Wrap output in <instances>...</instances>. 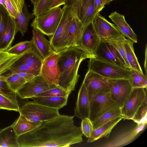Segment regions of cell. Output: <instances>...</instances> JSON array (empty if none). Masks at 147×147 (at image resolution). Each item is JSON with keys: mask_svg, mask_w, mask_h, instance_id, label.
<instances>
[{"mask_svg": "<svg viewBox=\"0 0 147 147\" xmlns=\"http://www.w3.org/2000/svg\"><path fill=\"white\" fill-rule=\"evenodd\" d=\"M74 116L59 114L43 121L18 137L20 147H70L83 141L81 127L75 125Z\"/></svg>", "mask_w": 147, "mask_h": 147, "instance_id": "obj_1", "label": "cell"}, {"mask_svg": "<svg viewBox=\"0 0 147 147\" xmlns=\"http://www.w3.org/2000/svg\"><path fill=\"white\" fill-rule=\"evenodd\" d=\"M59 53L61 74L58 85L70 94L75 90L80 76L78 72L81 63L89 57L78 47L67 48Z\"/></svg>", "mask_w": 147, "mask_h": 147, "instance_id": "obj_2", "label": "cell"}, {"mask_svg": "<svg viewBox=\"0 0 147 147\" xmlns=\"http://www.w3.org/2000/svg\"><path fill=\"white\" fill-rule=\"evenodd\" d=\"M62 9V17L50 40L52 48L57 52L66 48L69 27L75 12H77L73 5L68 2Z\"/></svg>", "mask_w": 147, "mask_h": 147, "instance_id": "obj_3", "label": "cell"}, {"mask_svg": "<svg viewBox=\"0 0 147 147\" xmlns=\"http://www.w3.org/2000/svg\"><path fill=\"white\" fill-rule=\"evenodd\" d=\"M88 66V71L96 73L107 78L130 79L131 78L130 70L96 58H90Z\"/></svg>", "mask_w": 147, "mask_h": 147, "instance_id": "obj_4", "label": "cell"}, {"mask_svg": "<svg viewBox=\"0 0 147 147\" xmlns=\"http://www.w3.org/2000/svg\"><path fill=\"white\" fill-rule=\"evenodd\" d=\"M30 121L41 123L54 118L60 114L59 109L48 107L35 102H27L20 107L19 111Z\"/></svg>", "mask_w": 147, "mask_h": 147, "instance_id": "obj_5", "label": "cell"}, {"mask_svg": "<svg viewBox=\"0 0 147 147\" xmlns=\"http://www.w3.org/2000/svg\"><path fill=\"white\" fill-rule=\"evenodd\" d=\"M63 13L62 9L60 7L48 10L41 16L35 18L31 26L44 35L52 36L59 25Z\"/></svg>", "mask_w": 147, "mask_h": 147, "instance_id": "obj_6", "label": "cell"}, {"mask_svg": "<svg viewBox=\"0 0 147 147\" xmlns=\"http://www.w3.org/2000/svg\"><path fill=\"white\" fill-rule=\"evenodd\" d=\"M116 80L105 78L96 73L88 71L83 83L87 90L90 102L98 93L109 92Z\"/></svg>", "mask_w": 147, "mask_h": 147, "instance_id": "obj_7", "label": "cell"}, {"mask_svg": "<svg viewBox=\"0 0 147 147\" xmlns=\"http://www.w3.org/2000/svg\"><path fill=\"white\" fill-rule=\"evenodd\" d=\"M147 88H133L129 96L121 108L123 119L132 120L138 109L147 100Z\"/></svg>", "mask_w": 147, "mask_h": 147, "instance_id": "obj_8", "label": "cell"}, {"mask_svg": "<svg viewBox=\"0 0 147 147\" xmlns=\"http://www.w3.org/2000/svg\"><path fill=\"white\" fill-rule=\"evenodd\" d=\"M117 107H119L111 100L109 92L98 93L90 102L89 118L92 122L107 111Z\"/></svg>", "mask_w": 147, "mask_h": 147, "instance_id": "obj_9", "label": "cell"}, {"mask_svg": "<svg viewBox=\"0 0 147 147\" xmlns=\"http://www.w3.org/2000/svg\"><path fill=\"white\" fill-rule=\"evenodd\" d=\"M59 53L54 52L43 60L41 75L48 84L59 86L61 72L58 64Z\"/></svg>", "mask_w": 147, "mask_h": 147, "instance_id": "obj_10", "label": "cell"}, {"mask_svg": "<svg viewBox=\"0 0 147 147\" xmlns=\"http://www.w3.org/2000/svg\"><path fill=\"white\" fill-rule=\"evenodd\" d=\"M56 86H57L48 83L43 77L39 75L35 76L31 80L26 82L16 93L22 99L31 98Z\"/></svg>", "mask_w": 147, "mask_h": 147, "instance_id": "obj_11", "label": "cell"}, {"mask_svg": "<svg viewBox=\"0 0 147 147\" xmlns=\"http://www.w3.org/2000/svg\"><path fill=\"white\" fill-rule=\"evenodd\" d=\"M129 70L117 50L108 42L100 41L95 53V58Z\"/></svg>", "mask_w": 147, "mask_h": 147, "instance_id": "obj_12", "label": "cell"}, {"mask_svg": "<svg viewBox=\"0 0 147 147\" xmlns=\"http://www.w3.org/2000/svg\"><path fill=\"white\" fill-rule=\"evenodd\" d=\"M100 40L96 32L92 22L84 27L78 47L89 57L95 58V53Z\"/></svg>", "mask_w": 147, "mask_h": 147, "instance_id": "obj_13", "label": "cell"}, {"mask_svg": "<svg viewBox=\"0 0 147 147\" xmlns=\"http://www.w3.org/2000/svg\"><path fill=\"white\" fill-rule=\"evenodd\" d=\"M92 23L100 41L107 42L121 35L115 25L108 21L100 13L95 16Z\"/></svg>", "mask_w": 147, "mask_h": 147, "instance_id": "obj_14", "label": "cell"}, {"mask_svg": "<svg viewBox=\"0 0 147 147\" xmlns=\"http://www.w3.org/2000/svg\"><path fill=\"white\" fill-rule=\"evenodd\" d=\"M147 122L137 123L136 127L115 137L109 142L101 146L104 147H119L127 145L134 140L146 127Z\"/></svg>", "mask_w": 147, "mask_h": 147, "instance_id": "obj_15", "label": "cell"}, {"mask_svg": "<svg viewBox=\"0 0 147 147\" xmlns=\"http://www.w3.org/2000/svg\"><path fill=\"white\" fill-rule=\"evenodd\" d=\"M132 88L129 79H117L113 84L109 92L111 98L121 108Z\"/></svg>", "mask_w": 147, "mask_h": 147, "instance_id": "obj_16", "label": "cell"}, {"mask_svg": "<svg viewBox=\"0 0 147 147\" xmlns=\"http://www.w3.org/2000/svg\"><path fill=\"white\" fill-rule=\"evenodd\" d=\"M31 40L33 48L43 59L55 52L51 46L50 41L46 38L42 32L34 28H33Z\"/></svg>", "mask_w": 147, "mask_h": 147, "instance_id": "obj_17", "label": "cell"}, {"mask_svg": "<svg viewBox=\"0 0 147 147\" xmlns=\"http://www.w3.org/2000/svg\"><path fill=\"white\" fill-rule=\"evenodd\" d=\"M16 33L15 19L9 14L0 36V51H7L11 47Z\"/></svg>", "mask_w": 147, "mask_h": 147, "instance_id": "obj_18", "label": "cell"}, {"mask_svg": "<svg viewBox=\"0 0 147 147\" xmlns=\"http://www.w3.org/2000/svg\"><path fill=\"white\" fill-rule=\"evenodd\" d=\"M74 113V116L82 120L89 118L90 101L87 90L83 82L78 91Z\"/></svg>", "mask_w": 147, "mask_h": 147, "instance_id": "obj_19", "label": "cell"}, {"mask_svg": "<svg viewBox=\"0 0 147 147\" xmlns=\"http://www.w3.org/2000/svg\"><path fill=\"white\" fill-rule=\"evenodd\" d=\"M109 17L114 23L121 35L134 43L137 42V36L126 22L124 15L115 11L111 13Z\"/></svg>", "mask_w": 147, "mask_h": 147, "instance_id": "obj_20", "label": "cell"}, {"mask_svg": "<svg viewBox=\"0 0 147 147\" xmlns=\"http://www.w3.org/2000/svg\"><path fill=\"white\" fill-rule=\"evenodd\" d=\"M83 28L84 26L76 11L69 29L66 48L78 46Z\"/></svg>", "mask_w": 147, "mask_h": 147, "instance_id": "obj_21", "label": "cell"}, {"mask_svg": "<svg viewBox=\"0 0 147 147\" xmlns=\"http://www.w3.org/2000/svg\"><path fill=\"white\" fill-rule=\"evenodd\" d=\"M43 59L33 47L25 53L18 60L33 70L36 76L40 75Z\"/></svg>", "mask_w": 147, "mask_h": 147, "instance_id": "obj_22", "label": "cell"}, {"mask_svg": "<svg viewBox=\"0 0 147 147\" xmlns=\"http://www.w3.org/2000/svg\"><path fill=\"white\" fill-rule=\"evenodd\" d=\"M123 119L122 116L117 117L94 129L90 137L88 138L87 142H92L103 137L108 138L113 128Z\"/></svg>", "mask_w": 147, "mask_h": 147, "instance_id": "obj_23", "label": "cell"}, {"mask_svg": "<svg viewBox=\"0 0 147 147\" xmlns=\"http://www.w3.org/2000/svg\"><path fill=\"white\" fill-rule=\"evenodd\" d=\"M41 123L35 122L28 120L20 113L19 117L12 125L14 132L19 137L34 129Z\"/></svg>", "mask_w": 147, "mask_h": 147, "instance_id": "obj_24", "label": "cell"}, {"mask_svg": "<svg viewBox=\"0 0 147 147\" xmlns=\"http://www.w3.org/2000/svg\"><path fill=\"white\" fill-rule=\"evenodd\" d=\"M18 138L11 125L0 131V146L1 147H20Z\"/></svg>", "mask_w": 147, "mask_h": 147, "instance_id": "obj_25", "label": "cell"}, {"mask_svg": "<svg viewBox=\"0 0 147 147\" xmlns=\"http://www.w3.org/2000/svg\"><path fill=\"white\" fill-rule=\"evenodd\" d=\"M67 97L60 96H35L32 98L34 102L59 110L66 106Z\"/></svg>", "mask_w": 147, "mask_h": 147, "instance_id": "obj_26", "label": "cell"}, {"mask_svg": "<svg viewBox=\"0 0 147 147\" xmlns=\"http://www.w3.org/2000/svg\"><path fill=\"white\" fill-rule=\"evenodd\" d=\"M94 0H84L79 18L84 27L92 22L95 16Z\"/></svg>", "mask_w": 147, "mask_h": 147, "instance_id": "obj_27", "label": "cell"}, {"mask_svg": "<svg viewBox=\"0 0 147 147\" xmlns=\"http://www.w3.org/2000/svg\"><path fill=\"white\" fill-rule=\"evenodd\" d=\"M134 43L125 38L124 40L123 45L127 60L130 68L143 72L134 53Z\"/></svg>", "mask_w": 147, "mask_h": 147, "instance_id": "obj_28", "label": "cell"}, {"mask_svg": "<svg viewBox=\"0 0 147 147\" xmlns=\"http://www.w3.org/2000/svg\"><path fill=\"white\" fill-rule=\"evenodd\" d=\"M33 13L29 12L25 4L22 13L15 19L16 33L20 32L23 36L27 31L29 22L34 17Z\"/></svg>", "mask_w": 147, "mask_h": 147, "instance_id": "obj_29", "label": "cell"}, {"mask_svg": "<svg viewBox=\"0 0 147 147\" xmlns=\"http://www.w3.org/2000/svg\"><path fill=\"white\" fill-rule=\"evenodd\" d=\"M0 4L15 19L22 13L25 4V0H0Z\"/></svg>", "mask_w": 147, "mask_h": 147, "instance_id": "obj_30", "label": "cell"}, {"mask_svg": "<svg viewBox=\"0 0 147 147\" xmlns=\"http://www.w3.org/2000/svg\"><path fill=\"white\" fill-rule=\"evenodd\" d=\"M24 53L16 55L7 51H0V76L8 71L10 67Z\"/></svg>", "mask_w": 147, "mask_h": 147, "instance_id": "obj_31", "label": "cell"}, {"mask_svg": "<svg viewBox=\"0 0 147 147\" xmlns=\"http://www.w3.org/2000/svg\"><path fill=\"white\" fill-rule=\"evenodd\" d=\"M120 116H122L120 107H116L110 109L92 122L93 129H96L113 119Z\"/></svg>", "mask_w": 147, "mask_h": 147, "instance_id": "obj_32", "label": "cell"}, {"mask_svg": "<svg viewBox=\"0 0 147 147\" xmlns=\"http://www.w3.org/2000/svg\"><path fill=\"white\" fill-rule=\"evenodd\" d=\"M1 76L4 78L11 90L16 93L26 82L17 75L9 71Z\"/></svg>", "mask_w": 147, "mask_h": 147, "instance_id": "obj_33", "label": "cell"}, {"mask_svg": "<svg viewBox=\"0 0 147 147\" xmlns=\"http://www.w3.org/2000/svg\"><path fill=\"white\" fill-rule=\"evenodd\" d=\"M129 70L131 73V78L129 80L132 87L147 88V75L131 68Z\"/></svg>", "mask_w": 147, "mask_h": 147, "instance_id": "obj_34", "label": "cell"}, {"mask_svg": "<svg viewBox=\"0 0 147 147\" xmlns=\"http://www.w3.org/2000/svg\"><path fill=\"white\" fill-rule=\"evenodd\" d=\"M0 94L19 104L16 93L11 90L4 78L1 76H0Z\"/></svg>", "mask_w": 147, "mask_h": 147, "instance_id": "obj_35", "label": "cell"}, {"mask_svg": "<svg viewBox=\"0 0 147 147\" xmlns=\"http://www.w3.org/2000/svg\"><path fill=\"white\" fill-rule=\"evenodd\" d=\"M33 47L31 40H26L20 42L11 47L7 51L11 54L20 55L26 53Z\"/></svg>", "mask_w": 147, "mask_h": 147, "instance_id": "obj_36", "label": "cell"}, {"mask_svg": "<svg viewBox=\"0 0 147 147\" xmlns=\"http://www.w3.org/2000/svg\"><path fill=\"white\" fill-rule=\"evenodd\" d=\"M125 38V37L124 36L121 35L107 42L112 45L117 50L124 59L127 65L130 68L127 60L124 47L123 42Z\"/></svg>", "mask_w": 147, "mask_h": 147, "instance_id": "obj_37", "label": "cell"}, {"mask_svg": "<svg viewBox=\"0 0 147 147\" xmlns=\"http://www.w3.org/2000/svg\"><path fill=\"white\" fill-rule=\"evenodd\" d=\"M53 0H38L34 5L33 13L35 18H38L48 10Z\"/></svg>", "mask_w": 147, "mask_h": 147, "instance_id": "obj_38", "label": "cell"}, {"mask_svg": "<svg viewBox=\"0 0 147 147\" xmlns=\"http://www.w3.org/2000/svg\"><path fill=\"white\" fill-rule=\"evenodd\" d=\"M70 94L69 92L59 86H57L39 94L35 96H60L68 98Z\"/></svg>", "mask_w": 147, "mask_h": 147, "instance_id": "obj_39", "label": "cell"}, {"mask_svg": "<svg viewBox=\"0 0 147 147\" xmlns=\"http://www.w3.org/2000/svg\"><path fill=\"white\" fill-rule=\"evenodd\" d=\"M20 108L19 104L0 94V109L19 112Z\"/></svg>", "mask_w": 147, "mask_h": 147, "instance_id": "obj_40", "label": "cell"}, {"mask_svg": "<svg viewBox=\"0 0 147 147\" xmlns=\"http://www.w3.org/2000/svg\"><path fill=\"white\" fill-rule=\"evenodd\" d=\"M147 101H145L139 108L132 119L137 123L147 122Z\"/></svg>", "mask_w": 147, "mask_h": 147, "instance_id": "obj_41", "label": "cell"}, {"mask_svg": "<svg viewBox=\"0 0 147 147\" xmlns=\"http://www.w3.org/2000/svg\"><path fill=\"white\" fill-rule=\"evenodd\" d=\"M80 127L83 134L88 138H90L94 129L92 122L90 119L86 118L82 119Z\"/></svg>", "mask_w": 147, "mask_h": 147, "instance_id": "obj_42", "label": "cell"}, {"mask_svg": "<svg viewBox=\"0 0 147 147\" xmlns=\"http://www.w3.org/2000/svg\"><path fill=\"white\" fill-rule=\"evenodd\" d=\"M18 59L10 67L8 71L28 72L33 74L35 76H36L33 70L24 63L19 61Z\"/></svg>", "mask_w": 147, "mask_h": 147, "instance_id": "obj_43", "label": "cell"}, {"mask_svg": "<svg viewBox=\"0 0 147 147\" xmlns=\"http://www.w3.org/2000/svg\"><path fill=\"white\" fill-rule=\"evenodd\" d=\"M9 14L7 9L0 4V36L8 15Z\"/></svg>", "mask_w": 147, "mask_h": 147, "instance_id": "obj_44", "label": "cell"}, {"mask_svg": "<svg viewBox=\"0 0 147 147\" xmlns=\"http://www.w3.org/2000/svg\"><path fill=\"white\" fill-rule=\"evenodd\" d=\"M8 71L17 75L24 79L26 82L31 80L35 76L33 74L28 72L14 71Z\"/></svg>", "mask_w": 147, "mask_h": 147, "instance_id": "obj_45", "label": "cell"}, {"mask_svg": "<svg viewBox=\"0 0 147 147\" xmlns=\"http://www.w3.org/2000/svg\"><path fill=\"white\" fill-rule=\"evenodd\" d=\"M84 0H68V2L73 5L77 10L78 17L80 13Z\"/></svg>", "mask_w": 147, "mask_h": 147, "instance_id": "obj_46", "label": "cell"}, {"mask_svg": "<svg viewBox=\"0 0 147 147\" xmlns=\"http://www.w3.org/2000/svg\"><path fill=\"white\" fill-rule=\"evenodd\" d=\"M94 14L95 16L100 12L105 7L103 4L102 0H94Z\"/></svg>", "mask_w": 147, "mask_h": 147, "instance_id": "obj_47", "label": "cell"}, {"mask_svg": "<svg viewBox=\"0 0 147 147\" xmlns=\"http://www.w3.org/2000/svg\"><path fill=\"white\" fill-rule=\"evenodd\" d=\"M68 1V0H53L48 10L59 7L62 5H65L67 3Z\"/></svg>", "mask_w": 147, "mask_h": 147, "instance_id": "obj_48", "label": "cell"}, {"mask_svg": "<svg viewBox=\"0 0 147 147\" xmlns=\"http://www.w3.org/2000/svg\"><path fill=\"white\" fill-rule=\"evenodd\" d=\"M144 68L146 74H147V45H146L145 48V59L144 63Z\"/></svg>", "mask_w": 147, "mask_h": 147, "instance_id": "obj_49", "label": "cell"}, {"mask_svg": "<svg viewBox=\"0 0 147 147\" xmlns=\"http://www.w3.org/2000/svg\"><path fill=\"white\" fill-rule=\"evenodd\" d=\"M31 1L33 5H34L36 2H37L38 0H30Z\"/></svg>", "mask_w": 147, "mask_h": 147, "instance_id": "obj_50", "label": "cell"}, {"mask_svg": "<svg viewBox=\"0 0 147 147\" xmlns=\"http://www.w3.org/2000/svg\"><path fill=\"white\" fill-rule=\"evenodd\" d=\"M114 0H106V2L105 3V5H108L109 4L110 2H111V1H113Z\"/></svg>", "mask_w": 147, "mask_h": 147, "instance_id": "obj_51", "label": "cell"}, {"mask_svg": "<svg viewBox=\"0 0 147 147\" xmlns=\"http://www.w3.org/2000/svg\"><path fill=\"white\" fill-rule=\"evenodd\" d=\"M106 0H102L103 2V4L104 6H105V3L106 2Z\"/></svg>", "mask_w": 147, "mask_h": 147, "instance_id": "obj_52", "label": "cell"}, {"mask_svg": "<svg viewBox=\"0 0 147 147\" xmlns=\"http://www.w3.org/2000/svg\"><path fill=\"white\" fill-rule=\"evenodd\" d=\"M2 129H1L0 128V131H1V130Z\"/></svg>", "mask_w": 147, "mask_h": 147, "instance_id": "obj_53", "label": "cell"}, {"mask_svg": "<svg viewBox=\"0 0 147 147\" xmlns=\"http://www.w3.org/2000/svg\"><path fill=\"white\" fill-rule=\"evenodd\" d=\"M0 147H1L0 146Z\"/></svg>", "mask_w": 147, "mask_h": 147, "instance_id": "obj_54", "label": "cell"}]
</instances>
